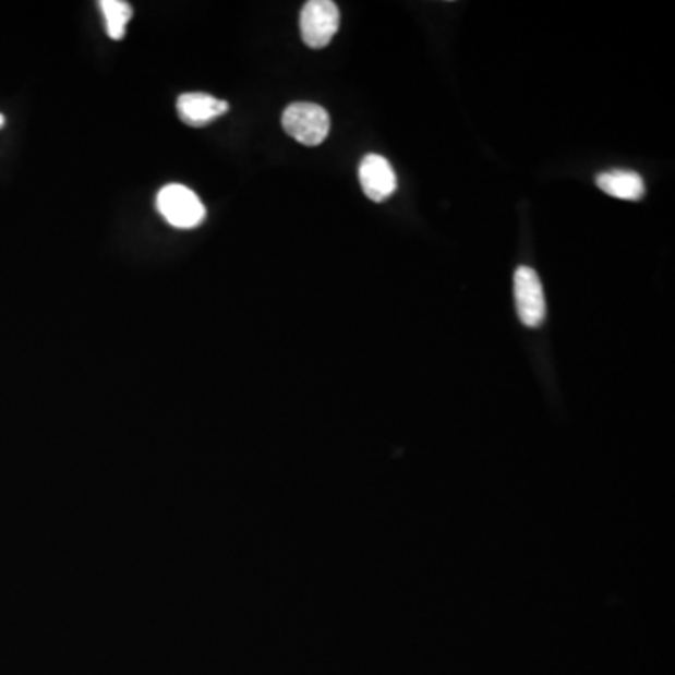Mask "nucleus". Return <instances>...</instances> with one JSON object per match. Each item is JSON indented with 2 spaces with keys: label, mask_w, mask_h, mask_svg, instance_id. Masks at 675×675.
I'll use <instances>...</instances> for the list:
<instances>
[{
  "label": "nucleus",
  "mask_w": 675,
  "mask_h": 675,
  "mask_svg": "<svg viewBox=\"0 0 675 675\" xmlns=\"http://www.w3.org/2000/svg\"><path fill=\"white\" fill-rule=\"evenodd\" d=\"M359 181L364 195L374 203H383L393 197L398 188L395 169L390 166V161L379 154H369L362 158L359 166Z\"/></svg>",
  "instance_id": "5"
},
{
  "label": "nucleus",
  "mask_w": 675,
  "mask_h": 675,
  "mask_svg": "<svg viewBox=\"0 0 675 675\" xmlns=\"http://www.w3.org/2000/svg\"><path fill=\"white\" fill-rule=\"evenodd\" d=\"M340 28V10L330 0H310L301 12L302 40L312 49L327 47Z\"/></svg>",
  "instance_id": "3"
},
{
  "label": "nucleus",
  "mask_w": 675,
  "mask_h": 675,
  "mask_svg": "<svg viewBox=\"0 0 675 675\" xmlns=\"http://www.w3.org/2000/svg\"><path fill=\"white\" fill-rule=\"evenodd\" d=\"M516 312L526 327H541L546 317V301L541 278L531 267L516 268L515 273Z\"/></svg>",
  "instance_id": "4"
},
{
  "label": "nucleus",
  "mask_w": 675,
  "mask_h": 675,
  "mask_svg": "<svg viewBox=\"0 0 675 675\" xmlns=\"http://www.w3.org/2000/svg\"><path fill=\"white\" fill-rule=\"evenodd\" d=\"M4 117H2V114H0V128L4 126Z\"/></svg>",
  "instance_id": "9"
},
{
  "label": "nucleus",
  "mask_w": 675,
  "mask_h": 675,
  "mask_svg": "<svg viewBox=\"0 0 675 675\" xmlns=\"http://www.w3.org/2000/svg\"><path fill=\"white\" fill-rule=\"evenodd\" d=\"M177 111L188 126L203 128L229 111L228 101L218 100L210 94L188 93L177 100Z\"/></svg>",
  "instance_id": "6"
},
{
  "label": "nucleus",
  "mask_w": 675,
  "mask_h": 675,
  "mask_svg": "<svg viewBox=\"0 0 675 675\" xmlns=\"http://www.w3.org/2000/svg\"><path fill=\"white\" fill-rule=\"evenodd\" d=\"M101 14L106 17V27L108 34L113 40H122L126 36V25L132 20L134 10L130 7V2L124 0H101L98 4Z\"/></svg>",
  "instance_id": "8"
},
{
  "label": "nucleus",
  "mask_w": 675,
  "mask_h": 675,
  "mask_svg": "<svg viewBox=\"0 0 675 675\" xmlns=\"http://www.w3.org/2000/svg\"><path fill=\"white\" fill-rule=\"evenodd\" d=\"M156 207L164 220L177 229H194L203 224L207 210L200 197L182 184H169L160 190L156 197Z\"/></svg>",
  "instance_id": "2"
},
{
  "label": "nucleus",
  "mask_w": 675,
  "mask_h": 675,
  "mask_svg": "<svg viewBox=\"0 0 675 675\" xmlns=\"http://www.w3.org/2000/svg\"><path fill=\"white\" fill-rule=\"evenodd\" d=\"M596 186L623 201H640L646 194L642 177L635 171H606L596 177Z\"/></svg>",
  "instance_id": "7"
},
{
  "label": "nucleus",
  "mask_w": 675,
  "mask_h": 675,
  "mask_svg": "<svg viewBox=\"0 0 675 675\" xmlns=\"http://www.w3.org/2000/svg\"><path fill=\"white\" fill-rule=\"evenodd\" d=\"M281 126L306 147H317L327 140L330 130V117L327 111L310 101H294L281 114Z\"/></svg>",
  "instance_id": "1"
}]
</instances>
